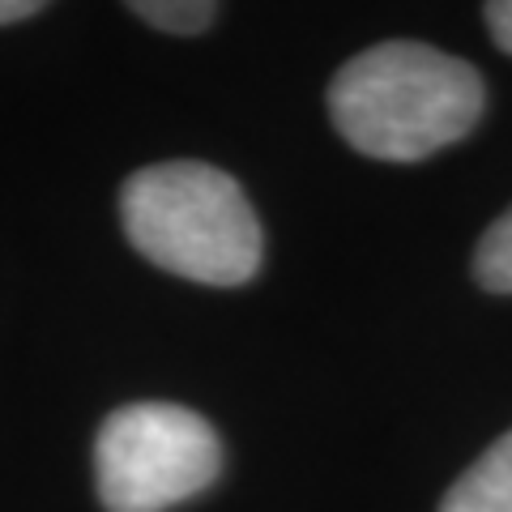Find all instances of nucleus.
Returning a JSON list of instances; mask_svg holds the SVG:
<instances>
[{"label":"nucleus","instance_id":"f257e3e1","mask_svg":"<svg viewBox=\"0 0 512 512\" xmlns=\"http://www.w3.org/2000/svg\"><path fill=\"white\" fill-rule=\"evenodd\" d=\"M338 133L367 158L419 163L478 124L483 77L427 43H380L342 64L329 86Z\"/></svg>","mask_w":512,"mask_h":512},{"label":"nucleus","instance_id":"f03ea898","mask_svg":"<svg viewBox=\"0 0 512 512\" xmlns=\"http://www.w3.org/2000/svg\"><path fill=\"white\" fill-rule=\"evenodd\" d=\"M124 235L175 278L239 286L261 269V222L227 171L205 163H158L120 192Z\"/></svg>","mask_w":512,"mask_h":512},{"label":"nucleus","instance_id":"7ed1b4c3","mask_svg":"<svg viewBox=\"0 0 512 512\" xmlns=\"http://www.w3.org/2000/svg\"><path fill=\"white\" fill-rule=\"evenodd\" d=\"M218 466L214 427L171 402L116 410L94 444V478L107 512H163L210 487Z\"/></svg>","mask_w":512,"mask_h":512},{"label":"nucleus","instance_id":"20e7f679","mask_svg":"<svg viewBox=\"0 0 512 512\" xmlns=\"http://www.w3.org/2000/svg\"><path fill=\"white\" fill-rule=\"evenodd\" d=\"M440 512H512V431L457 478Z\"/></svg>","mask_w":512,"mask_h":512},{"label":"nucleus","instance_id":"39448f33","mask_svg":"<svg viewBox=\"0 0 512 512\" xmlns=\"http://www.w3.org/2000/svg\"><path fill=\"white\" fill-rule=\"evenodd\" d=\"M474 278L495 295H512V210L500 222H491V231L478 239Z\"/></svg>","mask_w":512,"mask_h":512},{"label":"nucleus","instance_id":"423d86ee","mask_svg":"<svg viewBox=\"0 0 512 512\" xmlns=\"http://www.w3.org/2000/svg\"><path fill=\"white\" fill-rule=\"evenodd\" d=\"M133 13L158 30H171V35H197L214 22L218 5L210 0H137Z\"/></svg>","mask_w":512,"mask_h":512},{"label":"nucleus","instance_id":"0eeeda50","mask_svg":"<svg viewBox=\"0 0 512 512\" xmlns=\"http://www.w3.org/2000/svg\"><path fill=\"white\" fill-rule=\"evenodd\" d=\"M483 18H487L491 39L500 43L504 52H512V0H491V5L483 9Z\"/></svg>","mask_w":512,"mask_h":512},{"label":"nucleus","instance_id":"6e6552de","mask_svg":"<svg viewBox=\"0 0 512 512\" xmlns=\"http://www.w3.org/2000/svg\"><path fill=\"white\" fill-rule=\"evenodd\" d=\"M39 9H43L39 0H0V26L22 22V18H35Z\"/></svg>","mask_w":512,"mask_h":512}]
</instances>
